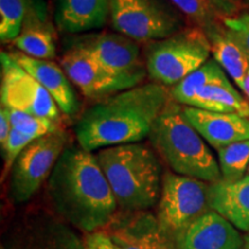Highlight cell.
<instances>
[{"label": "cell", "mask_w": 249, "mask_h": 249, "mask_svg": "<svg viewBox=\"0 0 249 249\" xmlns=\"http://www.w3.org/2000/svg\"><path fill=\"white\" fill-rule=\"evenodd\" d=\"M1 107L33 116L58 120L60 110L44 87L8 52L0 53Z\"/></svg>", "instance_id": "obj_9"}, {"label": "cell", "mask_w": 249, "mask_h": 249, "mask_svg": "<svg viewBox=\"0 0 249 249\" xmlns=\"http://www.w3.org/2000/svg\"><path fill=\"white\" fill-rule=\"evenodd\" d=\"M227 74L213 59H209L170 90L171 99L180 105L191 107L196 92L207 85L226 79Z\"/></svg>", "instance_id": "obj_21"}, {"label": "cell", "mask_w": 249, "mask_h": 249, "mask_svg": "<svg viewBox=\"0 0 249 249\" xmlns=\"http://www.w3.org/2000/svg\"><path fill=\"white\" fill-rule=\"evenodd\" d=\"M191 107L219 113H235L249 118V103L232 86L229 77L210 83L198 90Z\"/></svg>", "instance_id": "obj_20"}, {"label": "cell", "mask_w": 249, "mask_h": 249, "mask_svg": "<svg viewBox=\"0 0 249 249\" xmlns=\"http://www.w3.org/2000/svg\"><path fill=\"white\" fill-rule=\"evenodd\" d=\"M182 108L170 99L152 126L150 142L174 173L208 183L219 181V164L207 142L186 120Z\"/></svg>", "instance_id": "obj_4"}, {"label": "cell", "mask_w": 249, "mask_h": 249, "mask_svg": "<svg viewBox=\"0 0 249 249\" xmlns=\"http://www.w3.org/2000/svg\"><path fill=\"white\" fill-rule=\"evenodd\" d=\"M217 152L222 180L232 182L244 178L249 166V140L232 143Z\"/></svg>", "instance_id": "obj_22"}, {"label": "cell", "mask_w": 249, "mask_h": 249, "mask_svg": "<svg viewBox=\"0 0 249 249\" xmlns=\"http://www.w3.org/2000/svg\"><path fill=\"white\" fill-rule=\"evenodd\" d=\"M247 172H248V176H249V166H248V170H247Z\"/></svg>", "instance_id": "obj_35"}, {"label": "cell", "mask_w": 249, "mask_h": 249, "mask_svg": "<svg viewBox=\"0 0 249 249\" xmlns=\"http://www.w3.org/2000/svg\"><path fill=\"white\" fill-rule=\"evenodd\" d=\"M246 1H247V2H248V4H249V0H246Z\"/></svg>", "instance_id": "obj_36"}, {"label": "cell", "mask_w": 249, "mask_h": 249, "mask_svg": "<svg viewBox=\"0 0 249 249\" xmlns=\"http://www.w3.org/2000/svg\"><path fill=\"white\" fill-rule=\"evenodd\" d=\"M54 209L85 233L105 229L116 216L118 203L96 155L80 145L65 149L48 181Z\"/></svg>", "instance_id": "obj_2"}, {"label": "cell", "mask_w": 249, "mask_h": 249, "mask_svg": "<svg viewBox=\"0 0 249 249\" xmlns=\"http://www.w3.org/2000/svg\"><path fill=\"white\" fill-rule=\"evenodd\" d=\"M211 44L202 28H182L166 38L149 43L147 73L156 83L173 87L209 60Z\"/></svg>", "instance_id": "obj_5"}, {"label": "cell", "mask_w": 249, "mask_h": 249, "mask_svg": "<svg viewBox=\"0 0 249 249\" xmlns=\"http://www.w3.org/2000/svg\"><path fill=\"white\" fill-rule=\"evenodd\" d=\"M1 249H5V248H1Z\"/></svg>", "instance_id": "obj_37"}, {"label": "cell", "mask_w": 249, "mask_h": 249, "mask_svg": "<svg viewBox=\"0 0 249 249\" xmlns=\"http://www.w3.org/2000/svg\"><path fill=\"white\" fill-rule=\"evenodd\" d=\"M244 249H249V241H245Z\"/></svg>", "instance_id": "obj_33"}, {"label": "cell", "mask_w": 249, "mask_h": 249, "mask_svg": "<svg viewBox=\"0 0 249 249\" xmlns=\"http://www.w3.org/2000/svg\"><path fill=\"white\" fill-rule=\"evenodd\" d=\"M73 45L86 50L105 70L119 76L133 77L141 81L147 74L142 64L141 51L136 40L121 34L103 33L83 36Z\"/></svg>", "instance_id": "obj_11"}, {"label": "cell", "mask_w": 249, "mask_h": 249, "mask_svg": "<svg viewBox=\"0 0 249 249\" xmlns=\"http://www.w3.org/2000/svg\"><path fill=\"white\" fill-rule=\"evenodd\" d=\"M12 128L13 127H12L11 119H9L8 110L1 107V108H0V147H1V149L6 144V141H7L9 134H11Z\"/></svg>", "instance_id": "obj_31"}, {"label": "cell", "mask_w": 249, "mask_h": 249, "mask_svg": "<svg viewBox=\"0 0 249 249\" xmlns=\"http://www.w3.org/2000/svg\"><path fill=\"white\" fill-rule=\"evenodd\" d=\"M171 2L205 33L220 26L218 21L220 17L205 0H171Z\"/></svg>", "instance_id": "obj_25"}, {"label": "cell", "mask_w": 249, "mask_h": 249, "mask_svg": "<svg viewBox=\"0 0 249 249\" xmlns=\"http://www.w3.org/2000/svg\"><path fill=\"white\" fill-rule=\"evenodd\" d=\"M112 27L136 42L166 38L182 29L181 18L164 0H108Z\"/></svg>", "instance_id": "obj_6"}, {"label": "cell", "mask_w": 249, "mask_h": 249, "mask_svg": "<svg viewBox=\"0 0 249 249\" xmlns=\"http://www.w3.org/2000/svg\"><path fill=\"white\" fill-rule=\"evenodd\" d=\"M96 158L121 209L145 211L160 202V164L147 145L127 143L104 148Z\"/></svg>", "instance_id": "obj_3"}, {"label": "cell", "mask_w": 249, "mask_h": 249, "mask_svg": "<svg viewBox=\"0 0 249 249\" xmlns=\"http://www.w3.org/2000/svg\"><path fill=\"white\" fill-rule=\"evenodd\" d=\"M60 65L71 82L89 98L108 97L141 83V81L133 77L112 74L99 65L86 50L76 45H71L62 55Z\"/></svg>", "instance_id": "obj_10"}, {"label": "cell", "mask_w": 249, "mask_h": 249, "mask_svg": "<svg viewBox=\"0 0 249 249\" xmlns=\"http://www.w3.org/2000/svg\"><path fill=\"white\" fill-rule=\"evenodd\" d=\"M108 17V0H58L54 21L61 33L80 34L99 29Z\"/></svg>", "instance_id": "obj_17"}, {"label": "cell", "mask_w": 249, "mask_h": 249, "mask_svg": "<svg viewBox=\"0 0 249 249\" xmlns=\"http://www.w3.org/2000/svg\"><path fill=\"white\" fill-rule=\"evenodd\" d=\"M35 141L29 136L23 135L22 133L18 132L14 128H12L11 134H9L7 141L4 148L1 149L2 156H4V171H2V178L7 176L13 169V165L18 157L20 156L24 149L30 144L31 142Z\"/></svg>", "instance_id": "obj_26"}, {"label": "cell", "mask_w": 249, "mask_h": 249, "mask_svg": "<svg viewBox=\"0 0 249 249\" xmlns=\"http://www.w3.org/2000/svg\"><path fill=\"white\" fill-rule=\"evenodd\" d=\"M60 129L35 140L21 152L11 171L9 196L15 203L29 201L50 178L62 152L68 145Z\"/></svg>", "instance_id": "obj_8"}, {"label": "cell", "mask_w": 249, "mask_h": 249, "mask_svg": "<svg viewBox=\"0 0 249 249\" xmlns=\"http://www.w3.org/2000/svg\"><path fill=\"white\" fill-rule=\"evenodd\" d=\"M176 249H241L245 246L238 229L219 213H204L173 238Z\"/></svg>", "instance_id": "obj_13"}, {"label": "cell", "mask_w": 249, "mask_h": 249, "mask_svg": "<svg viewBox=\"0 0 249 249\" xmlns=\"http://www.w3.org/2000/svg\"><path fill=\"white\" fill-rule=\"evenodd\" d=\"M45 249H86L83 240H80L74 232L67 227L58 225L52 227L48 240L45 242Z\"/></svg>", "instance_id": "obj_27"}, {"label": "cell", "mask_w": 249, "mask_h": 249, "mask_svg": "<svg viewBox=\"0 0 249 249\" xmlns=\"http://www.w3.org/2000/svg\"><path fill=\"white\" fill-rule=\"evenodd\" d=\"M205 34L210 40L213 60L240 88L249 73V58L245 50L224 27L223 22Z\"/></svg>", "instance_id": "obj_19"}, {"label": "cell", "mask_w": 249, "mask_h": 249, "mask_svg": "<svg viewBox=\"0 0 249 249\" xmlns=\"http://www.w3.org/2000/svg\"><path fill=\"white\" fill-rule=\"evenodd\" d=\"M222 18L239 15L244 6V0H205Z\"/></svg>", "instance_id": "obj_30"}, {"label": "cell", "mask_w": 249, "mask_h": 249, "mask_svg": "<svg viewBox=\"0 0 249 249\" xmlns=\"http://www.w3.org/2000/svg\"><path fill=\"white\" fill-rule=\"evenodd\" d=\"M208 191L209 183L202 180L171 172L164 174L157 213L161 229L174 238L211 211Z\"/></svg>", "instance_id": "obj_7"}, {"label": "cell", "mask_w": 249, "mask_h": 249, "mask_svg": "<svg viewBox=\"0 0 249 249\" xmlns=\"http://www.w3.org/2000/svg\"><path fill=\"white\" fill-rule=\"evenodd\" d=\"M210 209L229 220L239 231L249 233V176L236 181L209 183Z\"/></svg>", "instance_id": "obj_16"}, {"label": "cell", "mask_w": 249, "mask_h": 249, "mask_svg": "<svg viewBox=\"0 0 249 249\" xmlns=\"http://www.w3.org/2000/svg\"><path fill=\"white\" fill-rule=\"evenodd\" d=\"M160 83H147L105 97L87 108L75 124L79 145L87 151L139 143L149 138L155 121L170 102Z\"/></svg>", "instance_id": "obj_1"}, {"label": "cell", "mask_w": 249, "mask_h": 249, "mask_svg": "<svg viewBox=\"0 0 249 249\" xmlns=\"http://www.w3.org/2000/svg\"><path fill=\"white\" fill-rule=\"evenodd\" d=\"M33 0H0V39L13 42L22 31Z\"/></svg>", "instance_id": "obj_23"}, {"label": "cell", "mask_w": 249, "mask_h": 249, "mask_svg": "<svg viewBox=\"0 0 249 249\" xmlns=\"http://www.w3.org/2000/svg\"><path fill=\"white\" fill-rule=\"evenodd\" d=\"M12 43L18 51L31 58L44 60L54 58L57 46L53 29L46 21L42 4L31 2L22 31Z\"/></svg>", "instance_id": "obj_18"}, {"label": "cell", "mask_w": 249, "mask_h": 249, "mask_svg": "<svg viewBox=\"0 0 249 249\" xmlns=\"http://www.w3.org/2000/svg\"><path fill=\"white\" fill-rule=\"evenodd\" d=\"M83 244L86 249H120L114 244L105 231H95L86 233L83 236Z\"/></svg>", "instance_id": "obj_29"}, {"label": "cell", "mask_w": 249, "mask_h": 249, "mask_svg": "<svg viewBox=\"0 0 249 249\" xmlns=\"http://www.w3.org/2000/svg\"><path fill=\"white\" fill-rule=\"evenodd\" d=\"M8 110L9 119H11L12 127L18 132L22 133L23 135L37 140L48 134L54 133L59 130L54 120L33 116V114L26 113L17 110Z\"/></svg>", "instance_id": "obj_24"}, {"label": "cell", "mask_w": 249, "mask_h": 249, "mask_svg": "<svg viewBox=\"0 0 249 249\" xmlns=\"http://www.w3.org/2000/svg\"><path fill=\"white\" fill-rule=\"evenodd\" d=\"M11 54L28 73L48 90L62 113L66 116H74L79 111V99L71 80L60 66L51 60L31 58L20 51Z\"/></svg>", "instance_id": "obj_15"}, {"label": "cell", "mask_w": 249, "mask_h": 249, "mask_svg": "<svg viewBox=\"0 0 249 249\" xmlns=\"http://www.w3.org/2000/svg\"><path fill=\"white\" fill-rule=\"evenodd\" d=\"M224 27L238 40L249 58V13L222 18Z\"/></svg>", "instance_id": "obj_28"}, {"label": "cell", "mask_w": 249, "mask_h": 249, "mask_svg": "<svg viewBox=\"0 0 249 249\" xmlns=\"http://www.w3.org/2000/svg\"><path fill=\"white\" fill-rule=\"evenodd\" d=\"M186 120L214 149L249 140V118L235 113H219L192 107L182 108Z\"/></svg>", "instance_id": "obj_14"}, {"label": "cell", "mask_w": 249, "mask_h": 249, "mask_svg": "<svg viewBox=\"0 0 249 249\" xmlns=\"http://www.w3.org/2000/svg\"><path fill=\"white\" fill-rule=\"evenodd\" d=\"M240 89L244 91L245 95L247 96V98L249 99V73H248V75L246 76V79L244 81V83H242V86L240 87Z\"/></svg>", "instance_id": "obj_32"}, {"label": "cell", "mask_w": 249, "mask_h": 249, "mask_svg": "<svg viewBox=\"0 0 249 249\" xmlns=\"http://www.w3.org/2000/svg\"><path fill=\"white\" fill-rule=\"evenodd\" d=\"M104 231L120 249H176L158 218L148 211L116 213Z\"/></svg>", "instance_id": "obj_12"}, {"label": "cell", "mask_w": 249, "mask_h": 249, "mask_svg": "<svg viewBox=\"0 0 249 249\" xmlns=\"http://www.w3.org/2000/svg\"><path fill=\"white\" fill-rule=\"evenodd\" d=\"M245 241H249V233H247V235L245 236Z\"/></svg>", "instance_id": "obj_34"}]
</instances>
